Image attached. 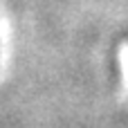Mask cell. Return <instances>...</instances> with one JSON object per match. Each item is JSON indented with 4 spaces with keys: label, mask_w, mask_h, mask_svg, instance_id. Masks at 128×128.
<instances>
[{
    "label": "cell",
    "mask_w": 128,
    "mask_h": 128,
    "mask_svg": "<svg viewBox=\"0 0 128 128\" xmlns=\"http://www.w3.org/2000/svg\"><path fill=\"white\" fill-rule=\"evenodd\" d=\"M124 74H126V81H128V50H124Z\"/></svg>",
    "instance_id": "6da1fadb"
}]
</instances>
